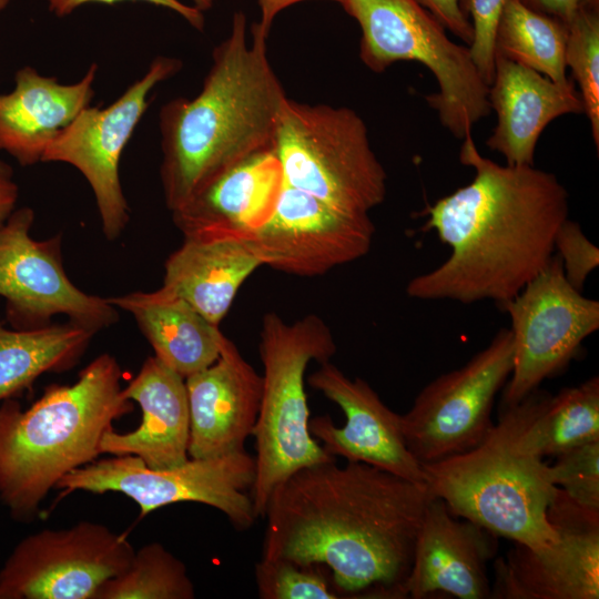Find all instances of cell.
<instances>
[{
  "mask_svg": "<svg viewBox=\"0 0 599 599\" xmlns=\"http://www.w3.org/2000/svg\"><path fill=\"white\" fill-rule=\"evenodd\" d=\"M9 2L10 0H0V12L8 7Z\"/></svg>",
  "mask_w": 599,
  "mask_h": 599,
  "instance_id": "cell-41",
  "label": "cell"
},
{
  "mask_svg": "<svg viewBox=\"0 0 599 599\" xmlns=\"http://www.w3.org/2000/svg\"><path fill=\"white\" fill-rule=\"evenodd\" d=\"M255 458L244 450L189 458L169 469L149 468L132 455L94 460L65 475L55 488L67 493H121L140 508V516L182 501L207 505L221 511L238 531L250 529L258 518L251 490Z\"/></svg>",
  "mask_w": 599,
  "mask_h": 599,
  "instance_id": "cell-9",
  "label": "cell"
},
{
  "mask_svg": "<svg viewBox=\"0 0 599 599\" xmlns=\"http://www.w3.org/2000/svg\"><path fill=\"white\" fill-rule=\"evenodd\" d=\"M122 1H143L154 6L170 9L181 16L191 27L199 31L204 30L205 19L203 12L193 6H187L180 0H47L48 9L57 17L71 14L79 7L97 2L104 4H115Z\"/></svg>",
  "mask_w": 599,
  "mask_h": 599,
  "instance_id": "cell-35",
  "label": "cell"
},
{
  "mask_svg": "<svg viewBox=\"0 0 599 599\" xmlns=\"http://www.w3.org/2000/svg\"><path fill=\"white\" fill-rule=\"evenodd\" d=\"M181 68L176 58H154L146 72L112 104L82 110L43 154L41 163H67L85 177L94 194L102 232L110 241L121 235L130 220L119 171L123 150L148 109L151 91Z\"/></svg>",
  "mask_w": 599,
  "mask_h": 599,
  "instance_id": "cell-12",
  "label": "cell"
},
{
  "mask_svg": "<svg viewBox=\"0 0 599 599\" xmlns=\"http://www.w3.org/2000/svg\"><path fill=\"white\" fill-rule=\"evenodd\" d=\"M374 234L370 216L344 213L284 183L270 220L243 241L262 265L311 277L365 256Z\"/></svg>",
  "mask_w": 599,
  "mask_h": 599,
  "instance_id": "cell-16",
  "label": "cell"
},
{
  "mask_svg": "<svg viewBox=\"0 0 599 599\" xmlns=\"http://www.w3.org/2000/svg\"><path fill=\"white\" fill-rule=\"evenodd\" d=\"M195 588L182 560L153 541L134 550L129 566L105 581L93 599H193Z\"/></svg>",
  "mask_w": 599,
  "mask_h": 599,
  "instance_id": "cell-29",
  "label": "cell"
},
{
  "mask_svg": "<svg viewBox=\"0 0 599 599\" xmlns=\"http://www.w3.org/2000/svg\"><path fill=\"white\" fill-rule=\"evenodd\" d=\"M448 31L468 45L474 38L471 22L468 20L460 0H417Z\"/></svg>",
  "mask_w": 599,
  "mask_h": 599,
  "instance_id": "cell-36",
  "label": "cell"
},
{
  "mask_svg": "<svg viewBox=\"0 0 599 599\" xmlns=\"http://www.w3.org/2000/svg\"><path fill=\"white\" fill-rule=\"evenodd\" d=\"M261 599H337L331 572L319 564L261 558L254 568Z\"/></svg>",
  "mask_w": 599,
  "mask_h": 599,
  "instance_id": "cell-31",
  "label": "cell"
},
{
  "mask_svg": "<svg viewBox=\"0 0 599 599\" xmlns=\"http://www.w3.org/2000/svg\"><path fill=\"white\" fill-rule=\"evenodd\" d=\"M554 246L567 281L582 292L587 277L599 266L598 247L586 237L580 225L569 219L558 229Z\"/></svg>",
  "mask_w": 599,
  "mask_h": 599,
  "instance_id": "cell-34",
  "label": "cell"
},
{
  "mask_svg": "<svg viewBox=\"0 0 599 599\" xmlns=\"http://www.w3.org/2000/svg\"><path fill=\"white\" fill-rule=\"evenodd\" d=\"M108 301L133 316L154 356L184 378L217 359L226 336L164 287Z\"/></svg>",
  "mask_w": 599,
  "mask_h": 599,
  "instance_id": "cell-25",
  "label": "cell"
},
{
  "mask_svg": "<svg viewBox=\"0 0 599 599\" xmlns=\"http://www.w3.org/2000/svg\"><path fill=\"white\" fill-rule=\"evenodd\" d=\"M544 457H556L571 448L599 441V378L547 397L536 422Z\"/></svg>",
  "mask_w": 599,
  "mask_h": 599,
  "instance_id": "cell-28",
  "label": "cell"
},
{
  "mask_svg": "<svg viewBox=\"0 0 599 599\" xmlns=\"http://www.w3.org/2000/svg\"><path fill=\"white\" fill-rule=\"evenodd\" d=\"M97 73L92 63L79 81L67 84L31 65L20 68L14 88L0 93V152L22 166L42 162L53 140L90 106Z\"/></svg>",
  "mask_w": 599,
  "mask_h": 599,
  "instance_id": "cell-22",
  "label": "cell"
},
{
  "mask_svg": "<svg viewBox=\"0 0 599 599\" xmlns=\"http://www.w3.org/2000/svg\"><path fill=\"white\" fill-rule=\"evenodd\" d=\"M581 293L567 281L555 253L515 297L498 305L509 315L512 336V370L500 408L519 403L564 370L599 328V302Z\"/></svg>",
  "mask_w": 599,
  "mask_h": 599,
  "instance_id": "cell-10",
  "label": "cell"
},
{
  "mask_svg": "<svg viewBox=\"0 0 599 599\" xmlns=\"http://www.w3.org/2000/svg\"><path fill=\"white\" fill-rule=\"evenodd\" d=\"M110 354L89 363L71 385H51L29 408L13 398L0 405V500L29 521L51 489L94 461L103 435L133 410Z\"/></svg>",
  "mask_w": 599,
  "mask_h": 599,
  "instance_id": "cell-4",
  "label": "cell"
},
{
  "mask_svg": "<svg viewBox=\"0 0 599 599\" xmlns=\"http://www.w3.org/2000/svg\"><path fill=\"white\" fill-rule=\"evenodd\" d=\"M284 183L273 150L263 151L207 182L171 212L172 219L183 236L244 240L270 220Z\"/></svg>",
  "mask_w": 599,
  "mask_h": 599,
  "instance_id": "cell-20",
  "label": "cell"
},
{
  "mask_svg": "<svg viewBox=\"0 0 599 599\" xmlns=\"http://www.w3.org/2000/svg\"><path fill=\"white\" fill-rule=\"evenodd\" d=\"M307 0H257L261 9V20L253 26L264 35H268L275 17L284 9ZM341 3L343 0H328Z\"/></svg>",
  "mask_w": 599,
  "mask_h": 599,
  "instance_id": "cell-39",
  "label": "cell"
},
{
  "mask_svg": "<svg viewBox=\"0 0 599 599\" xmlns=\"http://www.w3.org/2000/svg\"><path fill=\"white\" fill-rule=\"evenodd\" d=\"M566 67L579 85L595 146L599 148V0H581L567 24Z\"/></svg>",
  "mask_w": 599,
  "mask_h": 599,
  "instance_id": "cell-30",
  "label": "cell"
},
{
  "mask_svg": "<svg viewBox=\"0 0 599 599\" xmlns=\"http://www.w3.org/2000/svg\"><path fill=\"white\" fill-rule=\"evenodd\" d=\"M193 7H195L201 12H204L211 9L216 0H192Z\"/></svg>",
  "mask_w": 599,
  "mask_h": 599,
  "instance_id": "cell-40",
  "label": "cell"
},
{
  "mask_svg": "<svg viewBox=\"0 0 599 599\" xmlns=\"http://www.w3.org/2000/svg\"><path fill=\"white\" fill-rule=\"evenodd\" d=\"M273 152L286 184L338 211L369 216L385 200L386 172L364 120L349 108L288 98Z\"/></svg>",
  "mask_w": 599,
  "mask_h": 599,
  "instance_id": "cell-8",
  "label": "cell"
},
{
  "mask_svg": "<svg viewBox=\"0 0 599 599\" xmlns=\"http://www.w3.org/2000/svg\"><path fill=\"white\" fill-rule=\"evenodd\" d=\"M95 334L71 321L14 329L0 323V402L29 388L44 373L73 367Z\"/></svg>",
  "mask_w": 599,
  "mask_h": 599,
  "instance_id": "cell-26",
  "label": "cell"
},
{
  "mask_svg": "<svg viewBox=\"0 0 599 599\" xmlns=\"http://www.w3.org/2000/svg\"><path fill=\"white\" fill-rule=\"evenodd\" d=\"M567 26L524 0H507L500 14L495 52L527 67L557 84L567 85Z\"/></svg>",
  "mask_w": 599,
  "mask_h": 599,
  "instance_id": "cell-27",
  "label": "cell"
},
{
  "mask_svg": "<svg viewBox=\"0 0 599 599\" xmlns=\"http://www.w3.org/2000/svg\"><path fill=\"white\" fill-rule=\"evenodd\" d=\"M460 163L475 171L465 186L427 206L424 230L451 252L434 270L412 278L408 296L463 304L515 297L555 254V236L569 214L557 176L534 165H500L483 156L471 134Z\"/></svg>",
  "mask_w": 599,
  "mask_h": 599,
  "instance_id": "cell-2",
  "label": "cell"
},
{
  "mask_svg": "<svg viewBox=\"0 0 599 599\" xmlns=\"http://www.w3.org/2000/svg\"><path fill=\"white\" fill-rule=\"evenodd\" d=\"M507 0H460L470 12L474 38L469 44L471 59L485 82L494 79L495 35Z\"/></svg>",
  "mask_w": 599,
  "mask_h": 599,
  "instance_id": "cell-33",
  "label": "cell"
},
{
  "mask_svg": "<svg viewBox=\"0 0 599 599\" xmlns=\"http://www.w3.org/2000/svg\"><path fill=\"white\" fill-rule=\"evenodd\" d=\"M337 347L326 323L309 314L288 324L275 313L263 316L260 357L263 387L255 439V479L251 490L257 517L271 494L298 469L335 460L308 429L304 376L312 361H331Z\"/></svg>",
  "mask_w": 599,
  "mask_h": 599,
  "instance_id": "cell-6",
  "label": "cell"
},
{
  "mask_svg": "<svg viewBox=\"0 0 599 599\" xmlns=\"http://www.w3.org/2000/svg\"><path fill=\"white\" fill-rule=\"evenodd\" d=\"M233 16L230 34L212 53L200 92L160 110L163 196L172 212L207 182L247 158L273 150L288 100L266 50L267 37Z\"/></svg>",
  "mask_w": 599,
  "mask_h": 599,
  "instance_id": "cell-3",
  "label": "cell"
},
{
  "mask_svg": "<svg viewBox=\"0 0 599 599\" xmlns=\"http://www.w3.org/2000/svg\"><path fill=\"white\" fill-rule=\"evenodd\" d=\"M547 517L557 541L545 549L514 542L496 559L490 598H599V509L576 502L557 487Z\"/></svg>",
  "mask_w": 599,
  "mask_h": 599,
  "instance_id": "cell-15",
  "label": "cell"
},
{
  "mask_svg": "<svg viewBox=\"0 0 599 599\" xmlns=\"http://www.w3.org/2000/svg\"><path fill=\"white\" fill-rule=\"evenodd\" d=\"M554 485L576 502L599 509V441L571 448L549 465Z\"/></svg>",
  "mask_w": 599,
  "mask_h": 599,
  "instance_id": "cell-32",
  "label": "cell"
},
{
  "mask_svg": "<svg viewBox=\"0 0 599 599\" xmlns=\"http://www.w3.org/2000/svg\"><path fill=\"white\" fill-rule=\"evenodd\" d=\"M512 370V336L500 328L465 365L439 375L400 415L410 454L428 464L467 451L493 428V405Z\"/></svg>",
  "mask_w": 599,
  "mask_h": 599,
  "instance_id": "cell-11",
  "label": "cell"
},
{
  "mask_svg": "<svg viewBox=\"0 0 599 599\" xmlns=\"http://www.w3.org/2000/svg\"><path fill=\"white\" fill-rule=\"evenodd\" d=\"M430 498L426 484L359 461L303 467L271 494L261 558L324 565L339 598H407Z\"/></svg>",
  "mask_w": 599,
  "mask_h": 599,
  "instance_id": "cell-1",
  "label": "cell"
},
{
  "mask_svg": "<svg viewBox=\"0 0 599 599\" xmlns=\"http://www.w3.org/2000/svg\"><path fill=\"white\" fill-rule=\"evenodd\" d=\"M123 392L141 407V424L128 433L108 430L100 453L136 456L152 469H169L187 461L190 410L185 378L150 356Z\"/></svg>",
  "mask_w": 599,
  "mask_h": 599,
  "instance_id": "cell-23",
  "label": "cell"
},
{
  "mask_svg": "<svg viewBox=\"0 0 599 599\" xmlns=\"http://www.w3.org/2000/svg\"><path fill=\"white\" fill-rule=\"evenodd\" d=\"M488 99L497 124L486 141L507 165H534L537 141L556 118L583 113L573 82L560 85L547 77L495 52Z\"/></svg>",
  "mask_w": 599,
  "mask_h": 599,
  "instance_id": "cell-21",
  "label": "cell"
},
{
  "mask_svg": "<svg viewBox=\"0 0 599 599\" xmlns=\"http://www.w3.org/2000/svg\"><path fill=\"white\" fill-rule=\"evenodd\" d=\"M31 207L17 209L0 226V296L14 328L50 324L54 315L95 333L119 319L108 298L91 295L68 277L61 256V237L34 240Z\"/></svg>",
  "mask_w": 599,
  "mask_h": 599,
  "instance_id": "cell-14",
  "label": "cell"
},
{
  "mask_svg": "<svg viewBox=\"0 0 599 599\" xmlns=\"http://www.w3.org/2000/svg\"><path fill=\"white\" fill-rule=\"evenodd\" d=\"M125 536L83 520L20 540L0 569V599H93L131 562Z\"/></svg>",
  "mask_w": 599,
  "mask_h": 599,
  "instance_id": "cell-13",
  "label": "cell"
},
{
  "mask_svg": "<svg viewBox=\"0 0 599 599\" xmlns=\"http://www.w3.org/2000/svg\"><path fill=\"white\" fill-rule=\"evenodd\" d=\"M344 10L362 32L359 58L374 72L398 61L419 62L430 70L438 92L428 104L440 123L464 140L491 112L485 82L469 48L451 41L446 29L417 0H343Z\"/></svg>",
  "mask_w": 599,
  "mask_h": 599,
  "instance_id": "cell-7",
  "label": "cell"
},
{
  "mask_svg": "<svg viewBox=\"0 0 599 599\" xmlns=\"http://www.w3.org/2000/svg\"><path fill=\"white\" fill-rule=\"evenodd\" d=\"M308 384L345 414L343 427H336L327 414L309 418V433L327 454L425 484L423 467L407 448L400 415L367 382L347 377L328 361L311 374Z\"/></svg>",
  "mask_w": 599,
  "mask_h": 599,
  "instance_id": "cell-17",
  "label": "cell"
},
{
  "mask_svg": "<svg viewBox=\"0 0 599 599\" xmlns=\"http://www.w3.org/2000/svg\"><path fill=\"white\" fill-rule=\"evenodd\" d=\"M191 458L216 457L244 450L257 420L262 375L225 337L217 359L185 378Z\"/></svg>",
  "mask_w": 599,
  "mask_h": 599,
  "instance_id": "cell-19",
  "label": "cell"
},
{
  "mask_svg": "<svg viewBox=\"0 0 599 599\" xmlns=\"http://www.w3.org/2000/svg\"><path fill=\"white\" fill-rule=\"evenodd\" d=\"M19 187L13 177L12 167L0 160V226L16 210Z\"/></svg>",
  "mask_w": 599,
  "mask_h": 599,
  "instance_id": "cell-37",
  "label": "cell"
},
{
  "mask_svg": "<svg viewBox=\"0 0 599 599\" xmlns=\"http://www.w3.org/2000/svg\"><path fill=\"white\" fill-rule=\"evenodd\" d=\"M260 266L243 240L184 236L165 261L162 287L220 326L238 290Z\"/></svg>",
  "mask_w": 599,
  "mask_h": 599,
  "instance_id": "cell-24",
  "label": "cell"
},
{
  "mask_svg": "<svg viewBox=\"0 0 599 599\" xmlns=\"http://www.w3.org/2000/svg\"><path fill=\"white\" fill-rule=\"evenodd\" d=\"M497 538L454 515L440 498L432 496L416 539L406 597L490 598L487 564L497 552Z\"/></svg>",
  "mask_w": 599,
  "mask_h": 599,
  "instance_id": "cell-18",
  "label": "cell"
},
{
  "mask_svg": "<svg viewBox=\"0 0 599 599\" xmlns=\"http://www.w3.org/2000/svg\"><path fill=\"white\" fill-rule=\"evenodd\" d=\"M548 396L538 388L500 408L497 424L477 446L422 465L432 496L454 515L532 549L558 539L547 517L557 487L536 427Z\"/></svg>",
  "mask_w": 599,
  "mask_h": 599,
  "instance_id": "cell-5",
  "label": "cell"
},
{
  "mask_svg": "<svg viewBox=\"0 0 599 599\" xmlns=\"http://www.w3.org/2000/svg\"><path fill=\"white\" fill-rule=\"evenodd\" d=\"M531 8L551 16L566 26L572 19L581 0H524Z\"/></svg>",
  "mask_w": 599,
  "mask_h": 599,
  "instance_id": "cell-38",
  "label": "cell"
}]
</instances>
